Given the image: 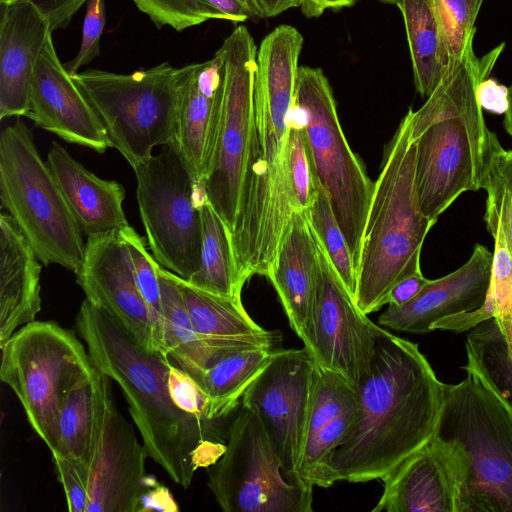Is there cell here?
Wrapping results in <instances>:
<instances>
[{"label":"cell","instance_id":"6da1fadb","mask_svg":"<svg viewBox=\"0 0 512 512\" xmlns=\"http://www.w3.org/2000/svg\"><path fill=\"white\" fill-rule=\"evenodd\" d=\"M302 34L280 25L257 49L253 128L240 209L231 232L239 282L266 276L296 211L288 170V136Z\"/></svg>","mask_w":512,"mask_h":512},{"label":"cell","instance_id":"7a4b0ae2","mask_svg":"<svg viewBox=\"0 0 512 512\" xmlns=\"http://www.w3.org/2000/svg\"><path fill=\"white\" fill-rule=\"evenodd\" d=\"M444 388L418 345L387 330L377 340L369 375L356 389L355 422L317 486L383 481L433 437Z\"/></svg>","mask_w":512,"mask_h":512},{"label":"cell","instance_id":"3957f363","mask_svg":"<svg viewBox=\"0 0 512 512\" xmlns=\"http://www.w3.org/2000/svg\"><path fill=\"white\" fill-rule=\"evenodd\" d=\"M76 326L92 364L122 389L148 457L188 488L225 450L215 440L216 420L181 409L169 386V355L146 349L107 311L85 299Z\"/></svg>","mask_w":512,"mask_h":512},{"label":"cell","instance_id":"277c9868","mask_svg":"<svg viewBox=\"0 0 512 512\" xmlns=\"http://www.w3.org/2000/svg\"><path fill=\"white\" fill-rule=\"evenodd\" d=\"M412 109L387 145L356 261L355 301L366 315L385 305L391 289L421 272L424 240L436 223L421 210L415 182Z\"/></svg>","mask_w":512,"mask_h":512},{"label":"cell","instance_id":"5b68a950","mask_svg":"<svg viewBox=\"0 0 512 512\" xmlns=\"http://www.w3.org/2000/svg\"><path fill=\"white\" fill-rule=\"evenodd\" d=\"M445 384L434 435L464 463L459 512H512V412L472 371Z\"/></svg>","mask_w":512,"mask_h":512},{"label":"cell","instance_id":"8992f818","mask_svg":"<svg viewBox=\"0 0 512 512\" xmlns=\"http://www.w3.org/2000/svg\"><path fill=\"white\" fill-rule=\"evenodd\" d=\"M0 200L44 266L78 269L85 248L83 233L21 120L0 134Z\"/></svg>","mask_w":512,"mask_h":512},{"label":"cell","instance_id":"52a82bcc","mask_svg":"<svg viewBox=\"0 0 512 512\" xmlns=\"http://www.w3.org/2000/svg\"><path fill=\"white\" fill-rule=\"evenodd\" d=\"M184 67L163 62L129 74L87 69L72 76L132 168L172 142Z\"/></svg>","mask_w":512,"mask_h":512},{"label":"cell","instance_id":"ba28073f","mask_svg":"<svg viewBox=\"0 0 512 512\" xmlns=\"http://www.w3.org/2000/svg\"><path fill=\"white\" fill-rule=\"evenodd\" d=\"M293 109L313 176L330 199L356 265L374 183L343 133L332 88L321 68L299 67Z\"/></svg>","mask_w":512,"mask_h":512},{"label":"cell","instance_id":"9c48e42d","mask_svg":"<svg viewBox=\"0 0 512 512\" xmlns=\"http://www.w3.org/2000/svg\"><path fill=\"white\" fill-rule=\"evenodd\" d=\"M0 378L18 397L28 422L51 453L66 395L94 365L75 333L52 321H32L1 346Z\"/></svg>","mask_w":512,"mask_h":512},{"label":"cell","instance_id":"30bf717a","mask_svg":"<svg viewBox=\"0 0 512 512\" xmlns=\"http://www.w3.org/2000/svg\"><path fill=\"white\" fill-rule=\"evenodd\" d=\"M136 198L149 248L164 269L188 280L199 268L200 202L206 197L170 144L136 165Z\"/></svg>","mask_w":512,"mask_h":512},{"label":"cell","instance_id":"8fae6325","mask_svg":"<svg viewBox=\"0 0 512 512\" xmlns=\"http://www.w3.org/2000/svg\"><path fill=\"white\" fill-rule=\"evenodd\" d=\"M281 461L261 421L242 406L228 427L227 444L208 476L225 512H311L313 488L283 476Z\"/></svg>","mask_w":512,"mask_h":512},{"label":"cell","instance_id":"7c38bea8","mask_svg":"<svg viewBox=\"0 0 512 512\" xmlns=\"http://www.w3.org/2000/svg\"><path fill=\"white\" fill-rule=\"evenodd\" d=\"M222 64L220 124L208 173L206 198L233 231L238 217L252 128L257 47L244 25L237 26L216 51Z\"/></svg>","mask_w":512,"mask_h":512},{"label":"cell","instance_id":"4fadbf2b","mask_svg":"<svg viewBox=\"0 0 512 512\" xmlns=\"http://www.w3.org/2000/svg\"><path fill=\"white\" fill-rule=\"evenodd\" d=\"M315 362L308 350L279 349L246 389L241 402L261 421L281 461L296 481L314 387ZM298 482V481H297Z\"/></svg>","mask_w":512,"mask_h":512},{"label":"cell","instance_id":"5bb4252c","mask_svg":"<svg viewBox=\"0 0 512 512\" xmlns=\"http://www.w3.org/2000/svg\"><path fill=\"white\" fill-rule=\"evenodd\" d=\"M317 246L318 284L308 352L316 364L357 389L369 375L378 338L387 330L359 309L318 241Z\"/></svg>","mask_w":512,"mask_h":512},{"label":"cell","instance_id":"9a60e30c","mask_svg":"<svg viewBox=\"0 0 512 512\" xmlns=\"http://www.w3.org/2000/svg\"><path fill=\"white\" fill-rule=\"evenodd\" d=\"M75 274L89 302L107 311L146 349L162 351L118 230L88 236Z\"/></svg>","mask_w":512,"mask_h":512},{"label":"cell","instance_id":"2e32d148","mask_svg":"<svg viewBox=\"0 0 512 512\" xmlns=\"http://www.w3.org/2000/svg\"><path fill=\"white\" fill-rule=\"evenodd\" d=\"M27 117L67 143L100 154L112 147L100 117L59 60L52 35L35 64Z\"/></svg>","mask_w":512,"mask_h":512},{"label":"cell","instance_id":"e0dca14e","mask_svg":"<svg viewBox=\"0 0 512 512\" xmlns=\"http://www.w3.org/2000/svg\"><path fill=\"white\" fill-rule=\"evenodd\" d=\"M464 463L452 444L433 437L382 482L373 512H459Z\"/></svg>","mask_w":512,"mask_h":512},{"label":"cell","instance_id":"ac0fdd59","mask_svg":"<svg viewBox=\"0 0 512 512\" xmlns=\"http://www.w3.org/2000/svg\"><path fill=\"white\" fill-rule=\"evenodd\" d=\"M146 457L143 443L118 411L110 393L100 441L88 472L86 512H138L149 479Z\"/></svg>","mask_w":512,"mask_h":512},{"label":"cell","instance_id":"d6986e66","mask_svg":"<svg viewBox=\"0 0 512 512\" xmlns=\"http://www.w3.org/2000/svg\"><path fill=\"white\" fill-rule=\"evenodd\" d=\"M493 252L476 244L469 260L457 270L429 280L407 304L388 305L378 317L380 326L396 331L423 334L437 321L473 311L486 302L492 273Z\"/></svg>","mask_w":512,"mask_h":512},{"label":"cell","instance_id":"ffe728a7","mask_svg":"<svg viewBox=\"0 0 512 512\" xmlns=\"http://www.w3.org/2000/svg\"><path fill=\"white\" fill-rule=\"evenodd\" d=\"M176 128L170 145L196 181L203 182L214 153L223 100L219 54L202 63L184 66Z\"/></svg>","mask_w":512,"mask_h":512},{"label":"cell","instance_id":"44dd1931","mask_svg":"<svg viewBox=\"0 0 512 512\" xmlns=\"http://www.w3.org/2000/svg\"><path fill=\"white\" fill-rule=\"evenodd\" d=\"M0 5V119L27 117L35 64L53 31L48 18L29 0Z\"/></svg>","mask_w":512,"mask_h":512},{"label":"cell","instance_id":"7402d4cb","mask_svg":"<svg viewBox=\"0 0 512 512\" xmlns=\"http://www.w3.org/2000/svg\"><path fill=\"white\" fill-rule=\"evenodd\" d=\"M318 270L316 238L304 212L296 210L267 278L279 296L291 328L307 350L311 347Z\"/></svg>","mask_w":512,"mask_h":512},{"label":"cell","instance_id":"603a6c76","mask_svg":"<svg viewBox=\"0 0 512 512\" xmlns=\"http://www.w3.org/2000/svg\"><path fill=\"white\" fill-rule=\"evenodd\" d=\"M172 274L182 293L195 332L209 355L210 365L239 350L282 348L281 333L265 330L256 324L246 312L241 298L201 290Z\"/></svg>","mask_w":512,"mask_h":512},{"label":"cell","instance_id":"cb8c5ba5","mask_svg":"<svg viewBox=\"0 0 512 512\" xmlns=\"http://www.w3.org/2000/svg\"><path fill=\"white\" fill-rule=\"evenodd\" d=\"M46 163L83 234L108 233L129 225L123 210L125 190L120 183L99 178L58 142H52Z\"/></svg>","mask_w":512,"mask_h":512},{"label":"cell","instance_id":"d4e9b609","mask_svg":"<svg viewBox=\"0 0 512 512\" xmlns=\"http://www.w3.org/2000/svg\"><path fill=\"white\" fill-rule=\"evenodd\" d=\"M40 260L9 214L0 215V347L41 310Z\"/></svg>","mask_w":512,"mask_h":512},{"label":"cell","instance_id":"484cf974","mask_svg":"<svg viewBox=\"0 0 512 512\" xmlns=\"http://www.w3.org/2000/svg\"><path fill=\"white\" fill-rule=\"evenodd\" d=\"M110 393L109 377L95 366L70 389L62 406L57 445L52 455L62 456L89 472Z\"/></svg>","mask_w":512,"mask_h":512},{"label":"cell","instance_id":"4316f807","mask_svg":"<svg viewBox=\"0 0 512 512\" xmlns=\"http://www.w3.org/2000/svg\"><path fill=\"white\" fill-rule=\"evenodd\" d=\"M482 189L487 193L484 220L494 239L491 282L486 301L502 331L512 356V216L509 199L490 174L485 173Z\"/></svg>","mask_w":512,"mask_h":512},{"label":"cell","instance_id":"83f0119b","mask_svg":"<svg viewBox=\"0 0 512 512\" xmlns=\"http://www.w3.org/2000/svg\"><path fill=\"white\" fill-rule=\"evenodd\" d=\"M418 93L428 98L449 68V54L433 0H399Z\"/></svg>","mask_w":512,"mask_h":512},{"label":"cell","instance_id":"f1b7e54d","mask_svg":"<svg viewBox=\"0 0 512 512\" xmlns=\"http://www.w3.org/2000/svg\"><path fill=\"white\" fill-rule=\"evenodd\" d=\"M276 351L266 348L244 349L213 362L205 370L200 383V389L207 399V418L218 420L231 413Z\"/></svg>","mask_w":512,"mask_h":512},{"label":"cell","instance_id":"f546056e","mask_svg":"<svg viewBox=\"0 0 512 512\" xmlns=\"http://www.w3.org/2000/svg\"><path fill=\"white\" fill-rule=\"evenodd\" d=\"M166 353L200 387L210 358L198 338L172 272L157 266Z\"/></svg>","mask_w":512,"mask_h":512},{"label":"cell","instance_id":"4dcf8cb0","mask_svg":"<svg viewBox=\"0 0 512 512\" xmlns=\"http://www.w3.org/2000/svg\"><path fill=\"white\" fill-rule=\"evenodd\" d=\"M202 244L198 270L186 280L201 290L241 298L240 284L228 227L205 197L200 202Z\"/></svg>","mask_w":512,"mask_h":512},{"label":"cell","instance_id":"1f68e13d","mask_svg":"<svg viewBox=\"0 0 512 512\" xmlns=\"http://www.w3.org/2000/svg\"><path fill=\"white\" fill-rule=\"evenodd\" d=\"M466 353L465 371L474 372L512 412V356L494 318L472 328Z\"/></svg>","mask_w":512,"mask_h":512},{"label":"cell","instance_id":"d6a6232c","mask_svg":"<svg viewBox=\"0 0 512 512\" xmlns=\"http://www.w3.org/2000/svg\"><path fill=\"white\" fill-rule=\"evenodd\" d=\"M314 184L313 200L303 212L315 238L326 252L349 292L355 297L356 265L350 248L334 215L327 193L315 178Z\"/></svg>","mask_w":512,"mask_h":512},{"label":"cell","instance_id":"836d02e7","mask_svg":"<svg viewBox=\"0 0 512 512\" xmlns=\"http://www.w3.org/2000/svg\"><path fill=\"white\" fill-rule=\"evenodd\" d=\"M118 232L127 251L138 289L150 310L156 338L162 351L166 353L163 340L158 263L148 252L143 238L130 225L119 229Z\"/></svg>","mask_w":512,"mask_h":512},{"label":"cell","instance_id":"e575fe53","mask_svg":"<svg viewBox=\"0 0 512 512\" xmlns=\"http://www.w3.org/2000/svg\"><path fill=\"white\" fill-rule=\"evenodd\" d=\"M449 54V68L473 42L475 21L483 0H433ZM448 68V69H449Z\"/></svg>","mask_w":512,"mask_h":512},{"label":"cell","instance_id":"d590c367","mask_svg":"<svg viewBox=\"0 0 512 512\" xmlns=\"http://www.w3.org/2000/svg\"><path fill=\"white\" fill-rule=\"evenodd\" d=\"M157 28L170 26L180 32L221 16L203 0H133Z\"/></svg>","mask_w":512,"mask_h":512},{"label":"cell","instance_id":"8d00e7d4","mask_svg":"<svg viewBox=\"0 0 512 512\" xmlns=\"http://www.w3.org/2000/svg\"><path fill=\"white\" fill-rule=\"evenodd\" d=\"M288 170L295 208L306 210L313 200L315 184L303 129L294 109L288 136Z\"/></svg>","mask_w":512,"mask_h":512},{"label":"cell","instance_id":"74e56055","mask_svg":"<svg viewBox=\"0 0 512 512\" xmlns=\"http://www.w3.org/2000/svg\"><path fill=\"white\" fill-rule=\"evenodd\" d=\"M105 26L104 0H89L82 29V40L76 56L64 64L70 76L89 64L100 52V38Z\"/></svg>","mask_w":512,"mask_h":512},{"label":"cell","instance_id":"f35d334b","mask_svg":"<svg viewBox=\"0 0 512 512\" xmlns=\"http://www.w3.org/2000/svg\"><path fill=\"white\" fill-rule=\"evenodd\" d=\"M61 482L70 512H86L89 490L88 470L72 461L59 456L52 455Z\"/></svg>","mask_w":512,"mask_h":512},{"label":"cell","instance_id":"ab89813d","mask_svg":"<svg viewBox=\"0 0 512 512\" xmlns=\"http://www.w3.org/2000/svg\"><path fill=\"white\" fill-rule=\"evenodd\" d=\"M169 386L173 399L181 409L208 419L207 399L204 393L187 373L174 364L170 368Z\"/></svg>","mask_w":512,"mask_h":512},{"label":"cell","instance_id":"60d3db41","mask_svg":"<svg viewBox=\"0 0 512 512\" xmlns=\"http://www.w3.org/2000/svg\"><path fill=\"white\" fill-rule=\"evenodd\" d=\"M485 173L493 176L506 192L512 216V151L505 150L493 132L490 137V156Z\"/></svg>","mask_w":512,"mask_h":512},{"label":"cell","instance_id":"b9f144b4","mask_svg":"<svg viewBox=\"0 0 512 512\" xmlns=\"http://www.w3.org/2000/svg\"><path fill=\"white\" fill-rule=\"evenodd\" d=\"M11 0H0L8 2ZM49 20L52 31L66 28L78 9L89 0H29Z\"/></svg>","mask_w":512,"mask_h":512},{"label":"cell","instance_id":"7bdbcfd3","mask_svg":"<svg viewBox=\"0 0 512 512\" xmlns=\"http://www.w3.org/2000/svg\"><path fill=\"white\" fill-rule=\"evenodd\" d=\"M177 503L175 502L169 489L159 484L154 477L149 476L148 485L143 492L138 512L140 511H178Z\"/></svg>","mask_w":512,"mask_h":512},{"label":"cell","instance_id":"ee69618b","mask_svg":"<svg viewBox=\"0 0 512 512\" xmlns=\"http://www.w3.org/2000/svg\"><path fill=\"white\" fill-rule=\"evenodd\" d=\"M508 92L506 86L488 77L478 85L477 98L482 109L502 114L508 108Z\"/></svg>","mask_w":512,"mask_h":512},{"label":"cell","instance_id":"f6af8a7d","mask_svg":"<svg viewBox=\"0 0 512 512\" xmlns=\"http://www.w3.org/2000/svg\"><path fill=\"white\" fill-rule=\"evenodd\" d=\"M429 279L422 272L410 275L397 283L386 297L385 305L403 306L414 299Z\"/></svg>","mask_w":512,"mask_h":512},{"label":"cell","instance_id":"bcb514c9","mask_svg":"<svg viewBox=\"0 0 512 512\" xmlns=\"http://www.w3.org/2000/svg\"><path fill=\"white\" fill-rule=\"evenodd\" d=\"M216 11L223 20L243 22L258 17L257 14L241 0H203Z\"/></svg>","mask_w":512,"mask_h":512},{"label":"cell","instance_id":"7dc6e473","mask_svg":"<svg viewBox=\"0 0 512 512\" xmlns=\"http://www.w3.org/2000/svg\"><path fill=\"white\" fill-rule=\"evenodd\" d=\"M356 0H300V9L307 18L319 17L328 9H341L355 4Z\"/></svg>","mask_w":512,"mask_h":512},{"label":"cell","instance_id":"c3c4849f","mask_svg":"<svg viewBox=\"0 0 512 512\" xmlns=\"http://www.w3.org/2000/svg\"><path fill=\"white\" fill-rule=\"evenodd\" d=\"M261 18L275 17L290 8L300 6V0H254Z\"/></svg>","mask_w":512,"mask_h":512},{"label":"cell","instance_id":"681fc988","mask_svg":"<svg viewBox=\"0 0 512 512\" xmlns=\"http://www.w3.org/2000/svg\"><path fill=\"white\" fill-rule=\"evenodd\" d=\"M508 108L504 113V128L508 135L512 138V84L508 88Z\"/></svg>","mask_w":512,"mask_h":512},{"label":"cell","instance_id":"f907efd6","mask_svg":"<svg viewBox=\"0 0 512 512\" xmlns=\"http://www.w3.org/2000/svg\"><path fill=\"white\" fill-rule=\"evenodd\" d=\"M379 1L388 3V4H394V5H396L399 2V0H379Z\"/></svg>","mask_w":512,"mask_h":512}]
</instances>
